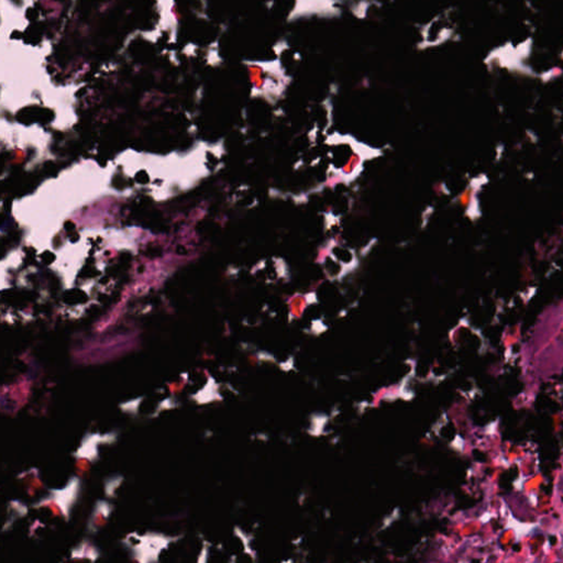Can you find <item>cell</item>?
Masks as SVG:
<instances>
[{"label": "cell", "instance_id": "11", "mask_svg": "<svg viewBox=\"0 0 563 563\" xmlns=\"http://www.w3.org/2000/svg\"><path fill=\"white\" fill-rule=\"evenodd\" d=\"M27 511H28V508L25 504L20 503L18 501L9 502L8 507H7V515L3 526V530L6 531L10 529L11 526L15 524L18 519L22 518L27 515Z\"/></svg>", "mask_w": 563, "mask_h": 563}, {"label": "cell", "instance_id": "4", "mask_svg": "<svg viewBox=\"0 0 563 563\" xmlns=\"http://www.w3.org/2000/svg\"><path fill=\"white\" fill-rule=\"evenodd\" d=\"M326 246L328 248L330 255L333 259H336L339 263H341L349 272H353L359 266V256L358 251L355 249L348 244L347 242H338L332 239H329L326 242Z\"/></svg>", "mask_w": 563, "mask_h": 563}, {"label": "cell", "instance_id": "9", "mask_svg": "<svg viewBox=\"0 0 563 563\" xmlns=\"http://www.w3.org/2000/svg\"><path fill=\"white\" fill-rule=\"evenodd\" d=\"M448 29L449 28L447 26L446 20L436 18L426 27V32L424 34L425 42L428 44H434L437 42L444 40L447 37Z\"/></svg>", "mask_w": 563, "mask_h": 563}, {"label": "cell", "instance_id": "5", "mask_svg": "<svg viewBox=\"0 0 563 563\" xmlns=\"http://www.w3.org/2000/svg\"><path fill=\"white\" fill-rule=\"evenodd\" d=\"M259 271L261 279L266 284L275 285L282 281L286 282L289 277L286 261L276 256L262 261L259 265Z\"/></svg>", "mask_w": 563, "mask_h": 563}, {"label": "cell", "instance_id": "1", "mask_svg": "<svg viewBox=\"0 0 563 563\" xmlns=\"http://www.w3.org/2000/svg\"><path fill=\"white\" fill-rule=\"evenodd\" d=\"M32 390V381L28 375L21 374L2 388V410L13 416L28 403Z\"/></svg>", "mask_w": 563, "mask_h": 563}, {"label": "cell", "instance_id": "3", "mask_svg": "<svg viewBox=\"0 0 563 563\" xmlns=\"http://www.w3.org/2000/svg\"><path fill=\"white\" fill-rule=\"evenodd\" d=\"M308 118L311 123V132L313 137L319 134L327 135L332 125V109L328 101L313 104L308 110Z\"/></svg>", "mask_w": 563, "mask_h": 563}, {"label": "cell", "instance_id": "13", "mask_svg": "<svg viewBox=\"0 0 563 563\" xmlns=\"http://www.w3.org/2000/svg\"><path fill=\"white\" fill-rule=\"evenodd\" d=\"M92 463H94V461L88 459V458L75 457L74 470H75L76 476L80 477V479H85V477H88L89 474H90V471H91Z\"/></svg>", "mask_w": 563, "mask_h": 563}, {"label": "cell", "instance_id": "10", "mask_svg": "<svg viewBox=\"0 0 563 563\" xmlns=\"http://www.w3.org/2000/svg\"><path fill=\"white\" fill-rule=\"evenodd\" d=\"M70 559L72 560H89L96 561L99 552L95 545L88 539H83L80 545L70 551Z\"/></svg>", "mask_w": 563, "mask_h": 563}, {"label": "cell", "instance_id": "6", "mask_svg": "<svg viewBox=\"0 0 563 563\" xmlns=\"http://www.w3.org/2000/svg\"><path fill=\"white\" fill-rule=\"evenodd\" d=\"M18 483L23 491V493L30 498L37 497L42 494L45 489L43 482H42L38 469L31 468L25 472L18 474Z\"/></svg>", "mask_w": 563, "mask_h": 563}, {"label": "cell", "instance_id": "12", "mask_svg": "<svg viewBox=\"0 0 563 563\" xmlns=\"http://www.w3.org/2000/svg\"><path fill=\"white\" fill-rule=\"evenodd\" d=\"M189 383V375L187 373H182L178 375L175 380L166 383L165 390L167 395L170 397H176L180 395Z\"/></svg>", "mask_w": 563, "mask_h": 563}, {"label": "cell", "instance_id": "2", "mask_svg": "<svg viewBox=\"0 0 563 563\" xmlns=\"http://www.w3.org/2000/svg\"><path fill=\"white\" fill-rule=\"evenodd\" d=\"M315 263L322 270L325 280L329 282L340 283L350 274V272L341 263L332 258L329 251H328L326 243L319 247L315 258Z\"/></svg>", "mask_w": 563, "mask_h": 563}, {"label": "cell", "instance_id": "7", "mask_svg": "<svg viewBox=\"0 0 563 563\" xmlns=\"http://www.w3.org/2000/svg\"><path fill=\"white\" fill-rule=\"evenodd\" d=\"M111 512H112L111 504H109L106 501L96 502L94 508L91 510V514L88 518V524H87L88 533L96 534L103 528H105L106 525L108 524Z\"/></svg>", "mask_w": 563, "mask_h": 563}, {"label": "cell", "instance_id": "8", "mask_svg": "<svg viewBox=\"0 0 563 563\" xmlns=\"http://www.w3.org/2000/svg\"><path fill=\"white\" fill-rule=\"evenodd\" d=\"M312 302H317L316 293H312V291H309V293H295L294 295H291L287 299L290 315L295 317L301 316Z\"/></svg>", "mask_w": 563, "mask_h": 563}]
</instances>
